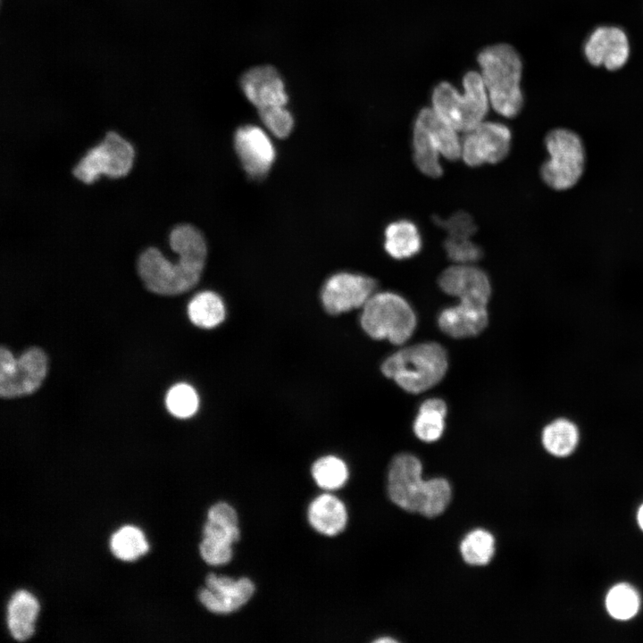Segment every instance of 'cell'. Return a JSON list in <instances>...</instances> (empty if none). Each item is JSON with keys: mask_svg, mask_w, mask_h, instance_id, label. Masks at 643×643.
Returning a JSON list of instances; mask_svg holds the SVG:
<instances>
[{"mask_svg": "<svg viewBox=\"0 0 643 643\" xmlns=\"http://www.w3.org/2000/svg\"><path fill=\"white\" fill-rule=\"evenodd\" d=\"M167 244L175 255L169 259L156 246L145 247L136 260L143 286L151 293L177 296L192 289L201 278L207 258V244L199 229L190 223L174 225Z\"/></svg>", "mask_w": 643, "mask_h": 643, "instance_id": "6da1fadb", "label": "cell"}, {"mask_svg": "<svg viewBox=\"0 0 643 643\" xmlns=\"http://www.w3.org/2000/svg\"><path fill=\"white\" fill-rule=\"evenodd\" d=\"M477 60L490 105L504 117H515L523 104L522 63L517 51L508 44H496L482 49Z\"/></svg>", "mask_w": 643, "mask_h": 643, "instance_id": "7a4b0ae2", "label": "cell"}, {"mask_svg": "<svg viewBox=\"0 0 643 643\" xmlns=\"http://www.w3.org/2000/svg\"><path fill=\"white\" fill-rule=\"evenodd\" d=\"M447 365L444 348L438 343L427 342L394 353L383 362L381 372L404 390L417 394L438 384Z\"/></svg>", "mask_w": 643, "mask_h": 643, "instance_id": "3957f363", "label": "cell"}, {"mask_svg": "<svg viewBox=\"0 0 643 643\" xmlns=\"http://www.w3.org/2000/svg\"><path fill=\"white\" fill-rule=\"evenodd\" d=\"M463 87L460 93L449 82L438 83L432 91L431 108L456 130L467 132L484 121L490 103L480 72H466Z\"/></svg>", "mask_w": 643, "mask_h": 643, "instance_id": "277c9868", "label": "cell"}, {"mask_svg": "<svg viewBox=\"0 0 643 643\" xmlns=\"http://www.w3.org/2000/svg\"><path fill=\"white\" fill-rule=\"evenodd\" d=\"M136 160L135 145L118 131L108 130L77 160L71 176L85 186L94 185L102 178L121 180L132 171Z\"/></svg>", "mask_w": 643, "mask_h": 643, "instance_id": "5b68a950", "label": "cell"}, {"mask_svg": "<svg viewBox=\"0 0 643 643\" xmlns=\"http://www.w3.org/2000/svg\"><path fill=\"white\" fill-rule=\"evenodd\" d=\"M363 330L372 338L392 344L405 343L412 336L416 317L410 305L392 292L373 294L363 306Z\"/></svg>", "mask_w": 643, "mask_h": 643, "instance_id": "8992f818", "label": "cell"}, {"mask_svg": "<svg viewBox=\"0 0 643 643\" xmlns=\"http://www.w3.org/2000/svg\"><path fill=\"white\" fill-rule=\"evenodd\" d=\"M549 158L542 164L543 181L555 190H567L581 178L586 163V151L581 138L574 131L557 128L545 138Z\"/></svg>", "mask_w": 643, "mask_h": 643, "instance_id": "52a82bcc", "label": "cell"}, {"mask_svg": "<svg viewBox=\"0 0 643 643\" xmlns=\"http://www.w3.org/2000/svg\"><path fill=\"white\" fill-rule=\"evenodd\" d=\"M431 483L422 478V464L413 455H396L388 471L387 490L389 499L401 509L424 516Z\"/></svg>", "mask_w": 643, "mask_h": 643, "instance_id": "ba28073f", "label": "cell"}, {"mask_svg": "<svg viewBox=\"0 0 643 643\" xmlns=\"http://www.w3.org/2000/svg\"><path fill=\"white\" fill-rule=\"evenodd\" d=\"M47 373V357L45 352L32 347L18 358L12 352L0 348V396L2 398H17L36 392Z\"/></svg>", "mask_w": 643, "mask_h": 643, "instance_id": "9c48e42d", "label": "cell"}, {"mask_svg": "<svg viewBox=\"0 0 643 643\" xmlns=\"http://www.w3.org/2000/svg\"><path fill=\"white\" fill-rule=\"evenodd\" d=\"M465 133L461 156L467 165L476 167L497 163L508 154L512 135L505 124L483 121Z\"/></svg>", "mask_w": 643, "mask_h": 643, "instance_id": "30bf717a", "label": "cell"}, {"mask_svg": "<svg viewBox=\"0 0 643 643\" xmlns=\"http://www.w3.org/2000/svg\"><path fill=\"white\" fill-rule=\"evenodd\" d=\"M373 279L357 273L338 272L330 276L322 289L325 311L333 315L363 307L374 294Z\"/></svg>", "mask_w": 643, "mask_h": 643, "instance_id": "8fae6325", "label": "cell"}, {"mask_svg": "<svg viewBox=\"0 0 643 643\" xmlns=\"http://www.w3.org/2000/svg\"><path fill=\"white\" fill-rule=\"evenodd\" d=\"M255 584L246 577L235 580L225 575L210 573L198 598L210 612L218 614L233 613L246 605L255 592Z\"/></svg>", "mask_w": 643, "mask_h": 643, "instance_id": "7c38bea8", "label": "cell"}, {"mask_svg": "<svg viewBox=\"0 0 643 643\" xmlns=\"http://www.w3.org/2000/svg\"><path fill=\"white\" fill-rule=\"evenodd\" d=\"M234 146L245 171L253 179L264 177L275 160V148L270 137L256 125L238 128Z\"/></svg>", "mask_w": 643, "mask_h": 643, "instance_id": "4fadbf2b", "label": "cell"}, {"mask_svg": "<svg viewBox=\"0 0 643 643\" xmlns=\"http://www.w3.org/2000/svg\"><path fill=\"white\" fill-rule=\"evenodd\" d=\"M441 289L457 297L459 302L487 306L491 294L486 273L469 264H457L446 269L438 278Z\"/></svg>", "mask_w": 643, "mask_h": 643, "instance_id": "5bb4252c", "label": "cell"}, {"mask_svg": "<svg viewBox=\"0 0 643 643\" xmlns=\"http://www.w3.org/2000/svg\"><path fill=\"white\" fill-rule=\"evenodd\" d=\"M240 88L257 110L286 105L288 101L285 81L271 65H258L246 71L240 78Z\"/></svg>", "mask_w": 643, "mask_h": 643, "instance_id": "9a60e30c", "label": "cell"}, {"mask_svg": "<svg viewBox=\"0 0 643 643\" xmlns=\"http://www.w3.org/2000/svg\"><path fill=\"white\" fill-rule=\"evenodd\" d=\"M584 54L594 66H603L609 71L621 69L630 56L628 37L618 27H598L587 39Z\"/></svg>", "mask_w": 643, "mask_h": 643, "instance_id": "2e32d148", "label": "cell"}, {"mask_svg": "<svg viewBox=\"0 0 643 643\" xmlns=\"http://www.w3.org/2000/svg\"><path fill=\"white\" fill-rule=\"evenodd\" d=\"M487 306L459 302L444 309L438 319L440 330L450 337L462 338L481 332L488 324Z\"/></svg>", "mask_w": 643, "mask_h": 643, "instance_id": "e0dca14e", "label": "cell"}, {"mask_svg": "<svg viewBox=\"0 0 643 643\" xmlns=\"http://www.w3.org/2000/svg\"><path fill=\"white\" fill-rule=\"evenodd\" d=\"M307 516L311 526L326 536L340 533L347 522L345 505L330 494H322L314 498L308 507Z\"/></svg>", "mask_w": 643, "mask_h": 643, "instance_id": "ac0fdd59", "label": "cell"}, {"mask_svg": "<svg viewBox=\"0 0 643 643\" xmlns=\"http://www.w3.org/2000/svg\"><path fill=\"white\" fill-rule=\"evenodd\" d=\"M38 611L39 604L29 591L20 589L13 594L7 605V625L14 639L24 641L32 636Z\"/></svg>", "mask_w": 643, "mask_h": 643, "instance_id": "d6986e66", "label": "cell"}, {"mask_svg": "<svg viewBox=\"0 0 643 643\" xmlns=\"http://www.w3.org/2000/svg\"><path fill=\"white\" fill-rule=\"evenodd\" d=\"M422 246L421 232L411 221H395L385 229L384 248L395 259L413 257L421 251Z\"/></svg>", "mask_w": 643, "mask_h": 643, "instance_id": "ffe728a7", "label": "cell"}, {"mask_svg": "<svg viewBox=\"0 0 643 643\" xmlns=\"http://www.w3.org/2000/svg\"><path fill=\"white\" fill-rule=\"evenodd\" d=\"M415 121L427 129L441 155L449 161L461 157L462 141L458 130L444 121L431 107L422 109Z\"/></svg>", "mask_w": 643, "mask_h": 643, "instance_id": "44dd1931", "label": "cell"}, {"mask_svg": "<svg viewBox=\"0 0 643 643\" xmlns=\"http://www.w3.org/2000/svg\"><path fill=\"white\" fill-rule=\"evenodd\" d=\"M580 439L578 427L566 418H558L548 423L542 430L544 448L552 455L565 457L577 447Z\"/></svg>", "mask_w": 643, "mask_h": 643, "instance_id": "7402d4cb", "label": "cell"}, {"mask_svg": "<svg viewBox=\"0 0 643 643\" xmlns=\"http://www.w3.org/2000/svg\"><path fill=\"white\" fill-rule=\"evenodd\" d=\"M446 403L439 398H430L424 401L413 422L415 436L424 442L437 441L443 434Z\"/></svg>", "mask_w": 643, "mask_h": 643, "instance_id": "603a6c76", "label": "cell"}, {"mask_svg": "<svg viewBox=\"0 0 643 643\" xmlns=\"http://www.w3.org/2000/svg\"><path fill=\"white\" fill-rule=\"evenodd\" d=\"M190 322L203 329H212L225 318V306L219 295L213 291H202L193 296L188 305Z\"/></svg>", "mask_w": 643, "mask_h": 643, "instance_id": "cb8c5ba5", "label": "cell"}, {"mask_svg": "<svg viewBox=\"0 0 643 643\" xmlns=\"http://www.w3.org/2000/svg\"><path fill=\"white\" fill-rule=\"evenodd\" d=\"M413 161L420 171L431 178L442 175L440 153L427 129L417 121L413 126Z\"/></svg>", "mask_w": 643, "mask_h": 643, "instance_id": "d4e9b609", "label": "cell"}, {"mask_svg": "<svg viewBox=\"0 0 643 643\" xmlns=\"http://www.w3.org/2000/svg\"><path fill=\"white\" fill-rule=\"evenodd\" d=\"M494 536L484 529H475L468 532L459 545L463 560L475 566L488 564L495 555Z\"/></svg>", "mask_w": 643, "mask_h": 643, "instance_id": "484cf974", "label": "cell"}, {"mask_svg": "<svg viewBox=\"0 0 643 643\" xmlns=\"http://www.w3.org/2000/svg\"><path fill=\"white\" fill-rule=\"evenodd\" d=\"M110 549L118 559L130 562L147 553L149 545L140 529L125 525L112 535Z\"/></svg>", "mask_w": 643, "mask_h": 643, "instance_id": "4316f807", "label": "cell"}, {"mask_svg": "<svg viewBox=\"0 0 643 643\" xmlns=\"http://www.w3.org/2000/svg\"><path fill=\"white\" fill-rule=\"evenodd\" d=\"M640 599L636 589L627 583L612 587L605 597L608 614L616 620L626 621L636 615Z\"/></svg>", "mask_w": 643, "mask_h": 643, "instance_id": "83f0119b", "label": "cell"}, {"mask_svg": "<svg viewBox=\"0 0 643 643\" xmlns=\"http://www.w3.org/2000/svg\"><path fill=\"white\" fill-rule=\"evenodd\" d=\"M312 475L317 485L325 489H337L348 479V469L343 460L327 455L313 464Z\"/></svg>", "mask_w": 643, "mask_h": 643, "instance_id": "f1b7e54d", "label": "cell"}, {"mask_svg": "<svg viewBox=\"0 0 643 643\" xmlns=\"http://www.w3.org/2000/svg\"><path fill=\"white\" fill-rule=\"evenodd\" d=\"M165 405L173 416L186 419L193 416L197 411L199 398L193 387L186 383H179L167 392Z\"/></svg>", "mask_w": 643, "mask_h": 643, "instance_id": "f546056e", "label": "cell"}, {"mask_svg": "<svg viewBox=\"0 0 643 643\" xmlns=\"http://www.w3.org/2000/svg\"><path fill=\"white\" fill-rule=\"evenodd\" d=\"M259 116L268 130L279 138H287L294 127V119L286 105L258 110Z\"/></svg>", "mask_w": 643, "mask_h": 643, "instance_id": "4dcf8cb0", "label": "cell"}, {"mask_svg": "<svg viewBox=\"0 0 643 643\" xmlns=\"http://www.w3.org/2000/svg\"><path fill=\"white\" fill-rule=\"evenodd\" d=\"M447 256L458 264H471L482 256L479 245L469 238L449 237L444 242Z\"/></svg>", "mask_w": 643, "mask_h": 643, "instance_id": "1f68e13d", "label": "cell"}, {"mask_svg": "<svg viewBox=\"0 0 643 643\" xmlns=\"http://www.w3.org/2000/svg\"><path fill=\"white\" fill-rule=\"evenodd\" d=\"M231 544L209 538L203 537L199 545V551L202 558L209 564L221 565L229 563L232 558Z\"/></svg>", "mask_w": 643, "mask_h": 643, "instance_id": "d6a6232c", "label": "cell"}, {"mask_svg": "<svg viewBox=\"0 0 643 643\" xmlns=\"http://www.w3.org/2000/svg\"><path fill=\"white\" fill-rule=\"evenodd\" d=\"M435 221L447 231L449 237L470 238L477 230L472 216L464 212H458L447 220L435 218Z\"/></svg>", "mask_w": 643, "mask_h": 643, "instance_id": "836d02e7", "label": "cell"}, {"mask_svg": "<svg viewBox=\"0 0 643 643\" xmlns=\"http://www.w3.org/2000/svg\"><path fill=\"white\" fill-rule=\"evenodd\" d=\"M203 537L216 539L230 544L240 538L238 526H229L207 520L203 528Z\"/></svg>", "mask_w": 643, "mask_h": 643, "instance_id": "e575fe53", "label": "cell"}, {"mask_svg": "<svg viewBox=\"0 0 643 643\" xmlns=\"http://www.w3.org/2000/svg\"><path fill=\"white\" fill-rule=\"evenodd\" d=\"M207 520L229 526H238V514L235 509L224 502L216 503L210 507L207 513Z\"/></svg>", "mask_w": 643, "mask_h": 643, "instance_id": "d590c367", "label": "cell"}, {"mask_svg": "<svg viewBox=\"0 0 643 643\" xmlns=\"http://www.w3.org/2000/svg\"><path fill=\"white\" fill-rule=\"evenodd\" d=\"M637 520L640 529L643 530V504L638 510Z\"/></svg>", "mask_w": 643, "mask_h": 643, "instance_id": "8d00e7d4", "label": "cell"}, {"mask_svg": "<svg viewBox=\"0 0 643 643\" xmlns=\"http://www.w3.org/2000/svg\"><path fill=\"white\" fill-rule=\"evenodd\" d=\"M374 642H377V643H386V642H390V643H392V642H393V643H395V642H397V641L395 639L390 638V637H387V638H386V637H383V638H380V639H377L376 640H374Z\"/></svg>", "mask_w": 643, "mask_h": 643, "instance_id": "74e56055", "label": "cell"}]
</instances>
